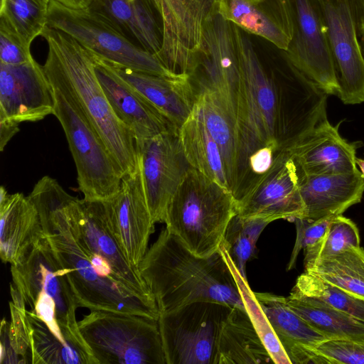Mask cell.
<instances>
[{"label": "cell", "mask_w": 364, "mask_h": 364, "mask_svg": "<svg viewBox=\"0 0 364 364\" xmlns=\"http://www.w3.org/2000/svg\"><path fill=\"white\" fill-rule=\"evenodd\" d=\"M291 364H316L315 347L328 340L286 304L285 297L255 292Z\"/></svg>", "instance_id": "obj_25"}, {"label": "cell", "mask_w": 364, "mask_h": 364, "mask_svg": "<svg viewBox=\"0 0 364 364\" xmlns=\"http://www.w3.org/2000/svg\"><path fill=\"white\" fill-rule=\"evenodd\" d=\"M70 230L77 242L105 258L120 282L147 304L158 307L153 293L139 268L127 259L112 233L105 200L73 196L66 208Z\"/></svg>", "instance_id": "obj_12"}, {"label": "cell", "mask_w": 364, "mask_h": 364, "mask_svg": "<svg viewBox=\"0 0 364 364\" xmlns=\"http://www.w3.org/2000/svg\"><path fill=\"white\" fill-rule=\"evenodd\" d=\"M19 124L11 119L4 117H0V150L4 149L12 139V137L18 132Z\"/></svg>", "instance_id": "obj_43"}, {"label": "cell", "mask_w": 364, "mask_h": 364, "mask_svg": "<svg viewBox=\"0 0 364 364\" xmlns=\"http://www.w3.org/2000/svg\"><path fill=\"white\" fill-rule=\"evenodd\" d=\"M356 163H357V166L360 168V171L362 173V175L364 178V159L357 158Z\"/></svg>", "instance_id": "obj_46"}, {"label": "cell", "mask_w": 364, "mask_h": 364, "mask_svg": "<svg viewBox=\"0 0 364 364\" xmlns=\"http://www.w3.org/2000/svg\"><path fill=\"white\" fill-rule=\"evenodd\" d=\"M54 111L53 87L34 58L21 65L0 63V117L18 124L34 122Z\"/></svg>", "instance_id": "obj_18"}, {"label": "cell", "mask_w": 364, "mask_h": 364, "mask_svg": "<svg viewBox=\"0 0 364 364\" xmlns=\"http://www.w3.org/2000/svg\"><path fill=\"white\" fill-rule=\"evenodd\" d=\"M139 269L160 314L201 301L245 309L221 251L208 257L196 255L166 229L146 251Z\"/></svg>", "instance_id": "obj_1"}, {"label": "cell", "mask_w": 364, "mask_h": 364, "mask_svg": "<svg viewBox=\"0 0 364 364\" xmlns=\"http://www.w3.org/2000/svg\"><path fill=\"white\" fill-rule=\"evenodd\" d=\"M198 72L201 73L200 86L212 90L237 122L240 69L234 25L215 9L204 25L195 73Z\"/></svg>", "instance_id": "obj_15"}, {"label": "cell", "mask_w": 364, "mask_h": 364, "mask_svg": "<svg viewBox=\"0 0 364 364\" xmlns=\"http://www.w3.org/2000/svg\"><path fill=\"white\" fill-rule=\"evenodd\" d=\"M137 161L136 170L122 177L116 195L105 202L112 233L127 259L139 268L155 223L147 204L138 156Z\"/></svg>", "instance_id": "obj_17"}, {"label": "cell", "mask_w": 364, "mask_h": 364, "mask_svg": "<svg viewBox=\"0 0 364 364\" xmlns=\"http://www.w3.org/2000/svg\"><path fill=\"white\" fill-rule=\"evenodd\" d=\"M108 63L124 80L151 102L178 131L190 116L197 97L189 75L182 74L176 77H163Z\"/></svg>", "instance_id": "obj_23"}, {"label": "cell", "mask_w": 364, "mask_h": 364, "mask_svg": "<svg viewBox=\"0 0 364 364\" xmlns=\"http://www.w3.org/2000/svg\"><path fill=\"white\" fill-rule=\"evenodd\" d=\"M359 230L350 219L336 215L331 222L318 259L337 255L350 247L360 246Z\"/></svg>", "instance_id": "obj_39"}, {"label": "cell", "mask_w": 364, "mask_h": 364, "mask_svg": "<svg viewBox=\"0 0 364 364\" xmlns=\"http://www.w3.org/2000/svg\"><path fill=\"white\" fill-rule=\"evenodd\" d=\"M231 308L201 301L160 314L166 364H215L219 334Z\"/></svg>", "instance_id": "obj_10"}, {"label": "cell", "mask_w": 364, "mask_h": 364, "mask_svg": "<svg viewBox=\"0 0 364 364\" xmlns=\"http://www.w3.org/2000/svg\"><path fill=\"white\" fill-rule=\"evenodd\" d=\"M291 291L320 299L364 322V301L351 296L308 272L304 271L299 276Z\"/></svg>", "instance_id": "obj_36"}, {"label": "cell", "mask_w": 364, "mask_h": 364, "mask_svg": "<svg viewBox=\"0 0 364 364\" xmlns=\"http://www.w3.org/2000/svg\"><path fill=\"white\" fill-rule=\"evenodd\" d=\"M359 33L360 41L364 52V14H360L359 17Z\"/></svg>", "instance_id": "obj_45"}, {"label": "cell", "mask_w": 364, "mask_h": 364, "mask_svg": "<svg viewBox=\"0 0 364 364\" xmlns=\"http://www.w3.org/2000/svg\"><path fill=\"white\" fill-rule=\"evenodd\" d=\"M299 173L325 175L350 173L358 168L357 145L339 134L338 126L325 119L285 147Z\"/></svg>", "instance_id": "obj_20"}, {"label": "cell", "mask_w": 364, "mask_h": 364, "mask_svg": "<svg viewBox=\"0 0 364 364\" xmlns=\"http://www.w3.org/2000/svg\"><path fill=\"white\" fill-rule=\"evenodd\" d=\"M274 363L246 309L232 307L219 334L215 364Z\"/></svg>", "instance_id": "obj_27"}, {"label": "cell", "mask_w": 364, "mask_h": 364, "mask_svg": "<svg viewBox=\"0 0 364 364\" xmlns=\"http://www.w3.org/2000/svg\"><path fill=\"white\" fill-rule=\"evenodd\" d=\"M298 174L304 205L303 218L318 220L342 215L362 199L364 178L358 169L335 174L307 175L299 171Z\"/></svg>", "instance_id": "obj_22"}, {"label": "cell", "mask_w": 364, "mask_h": 364, "mask_svg": "<svg viewBox=\"0 0 364 364\" xmlns=\"http://www.w3.org/2000/svg\"><path fill=\"white\" fill-rule=\"evenodd\" d=\"M92 53L101 87L117 117L132 132L136 144L166 132L178 131L151 102L124 80L107 61Z\"/></svg>", "instance_id": "obj_19"}, {"label": "cell", "mask_w": 364, "mask_h": 364, "mask_svg": "<svg viewBox=\"0 0 364 364\" xmlns=\"http://www.w3.org/2000/svg\"><path fill=\"white\" fill-rule=\"evenodd\" d=\"M287 305L328 339L364 341V322L326 302L291 291Z\"/></svg>", "instance_id": "obj_30"}, {"label": "cell", "mask_w": 364, "mask_h": 364, "mask_svg": "<svg viewBox=\"0 0 364 364\" xmlns=\"http://www.w3.org/2000/svg\"><path fill=\"white\" fill-rule=\"evenodd\" d=\"M50 0H1L0 26L13 33L26 46L48 26Z\"/></svg>", "instance_id": "obj_33"}, {"label": "cell", "mask_w": 364, "mask_h": 364, "mask_svg": "<svg viewBox=\"0 0 364 364\" xmlns=\"http://www.w3.org/2000/svg\"><path fill=\"white\" fill-rule=\"evenodd\" d=\"M78 328L97 364H166L157 320L91 311L78 321Z\"/></svg>", "instance_id": "obj_7"}, {"label": "cell", "mask_w": 364, "mask_h": 364, "mask_svg": "<svg viewBox=\"0 0 364 364\" xmlns=\"http://www.w3.org/2000/svg\"><path fill=\"white\" fill-rule=\"evenodd\" d=\"M294 32L284 52L289 68L303 75L328 95L338 85L318 0H290Z\"/></svg>", "instance_id": "obj_13"}, {"label": "cell", "mask_w": 364, "mask_h": 364, "mask_svg": "<svg viewBox=\"0 0 364 364\" xmlns=\"http://www.w3.org/2000/svg\"><path fill=\"white\" fill-rule=\"evenodd\" d=\"M46 235L37 208L23 193L9 194L0 188V255L2 261L16 264Z\"/></svg>", "instance_id": "obj_24"}, {"label": "cell", "mask_w": 364, "mask_h": 364, "mask_svg": "<svg viewBox=\"0 0 364 364\" xmlns=\"http://www.w3.org/2000/svg\"><path fill=\"white\" fill-rule=\"evenodd\" d=\"M194 108L223 157L230 191L237 197L239 189V140L237 126L226 108L210 89L200 86Z\"/></svg>", "instance_id": "obj_28"}, {"label": "cell", "mask_w": 364, "mask_h": 364, "mask_svg": "<svg viewBox=\"0 0 364 364\" xmlns=\"http://www.w3.org/2000/svg\"><path fill=\"white\" fill-rule=\"evenodd\" d=\"M71 198L66 193H52L41 201L38 211L43 232L79 307L138 314L158 321V307L147 304L92 265L87 251L70 230L66 208Z\"/></svg>", "instance_id": "obj_2"}, {"label": "cell", "mask_w": 364, "mask_h": 364, "mask_svg": "<svg viewBox=\"0 0 364 364\" xmlns=\"http://www.w3.org/2000/svg\"><path fill=\"white\" fill-rule=\"evenodd\" d=\"M334 217L328 216L318 220L307 218H295L294 220L296 237L290 259L287 266V271L295 267L299 253L302 249L304 252V269L318 259L329 225Z\"/></svg>", "instance_id": "obj_38"}, {"label": "cell", "mask_w": 364, "mask_h": 364, "mask_svg": "<svg viewBox=\"0 0 364 364\" xmlns=\"http://www.w3.org/2000/svg\"><path fill=\"white\" fill-rule=\"evenodd\" d=\"M217 0H178L191 26L201 41L205 21L213 11Z\"/></svg>", "instance_id": "obj_42"}, {"label": "cell", "mask_w": 364, "mask_h": 364, "mask_svg": "<svg viewBox=\"0 0 364 364\" xmlns=\"http://www.w3.org/2000/svg\"><path fill=\"white\" fill-rule=\"evenodd\" d=\"M237 215L270 223L304 218L297 167L285 148L278 151L271 167L246 188L237 200Z\"/></svg>", "instance_id": "obj_14"}, {"label": "cell", "mask_w": 364, "mask_h": 364, "mask_svg": "<svg viewBox=\"0 0 364 364\" xmlns=\"http://www.w3.org/2000/svg\"><path fill=\"white\" fill-rule=\"evenodd\" d=\"M87 7L107 19L138 46L155 55L159 52L161 28L151 0H93Z\"/></svg>", "instance_id": "obj_26"}, {"label": "cell", "mask_w": 364, "mask_h": 364, "mask_svg": "<svg viewBox=\"0 0 364 364\" xmlns=\"http://www.w3.org/2000/svg\"><path fill=\"white\" fill-rule=\"evenodd\" d=\"M245 1H250L251 3L258 4V3L264 1L265 0H245Z\"/></svg>", "instance_id": "obj_48"}, {"label": "cell", "mask_w": 364, "mask_h": 364, "mask_svg": "<svg viewBox=\"0 0 364 364\" xmlns=\"http://www.w3.org/2000/svg\"><path fill=\"white\" fill-rule=\"evenodd\" d=\"M304 271L364 301V249L360 246L318 259Z\"/></svg>", "instance_id": "obj_32"}, {"label": "cell", "mask_w": 364, "mask_h": 364, "mask_svg": "<svg viewBox=\"0 0 364 364\" xmlns=\"http://www.w3.org/2000/svg\"><path fill=\"white\" fill-rule=\"evenodd\" d=\"M43 66L53 89V114L64 130L75 161L79 190L87 200L112 199L123 177L119 165L55 61L47 55Z\"/></svg>", "instance_id": "obj_5"}, {"label": "cell", "mask_w": 364, "mask_h": 364, "mask_svg": "<svg viewBox=\"0 0 364 364\" xmlns=\"http://www.w3.org/2000/svg\"><path fill=\"white\" fill-rule=\"evenodd\" d=\"M48 27L61 31L105 61L151 75L176 77L154 53L127 38L111 22L89 7L72 8L50 0Z\"/></svg>", "instance_id": "obj_8"}, {"label": "cell", "mask_w": 364, "mask_h": 364, "mask_svg": "<svg viewBox=\"0 0 364 364\" xmlns=\"http://www.w3.org/2000/svg\"><path fill=\"white\" fill-rule=\"evenodd\" d=\"M338 85L346 105L364 102V52L360 33L358 0H318Z\"/></svg>", "instance_id": "obj_11"}, {"label": "cell", "mask_w": 364, "mask_h": 364, "mask_svg": "<svg viewBox=\"0 0 364 364\" xmlns=\"http://www.w3.org/2000/svg\"><path fill=\"white\" fill-rule=\"evenodd\" d=\"M186 158L191 166L230 191L220 149L193 109L178 129Z\"/></svg>", "instance_id": "obj_29"}, {"label": "cell", "mask_w": 364, "mask_h": 364, "mask_svg": "<svg viewBox=\"0 0 364 364\" xmlns=\"http://www.w3.org/2000/svg\"><path fill=\"white\" fill-rule=\"evenodd\" d=\"M269 223L263 218H245L237 214L227 228L223 245L245 279L246 264L253 257L257 241Z\"/></svg>", "instance_id": "obj_35"}, {"label": "cell", "mask_w": 364, "mask_h": 364, "mask_svg": "<svg viewBox=\"0 0 364 364\" xmlns=\"http://www.w3.org/2000/svg\"><path fill=\"white\" fill-rule=\"evenodd\" d=\"M360 9V14H364V0H358Z\"/></svg>", "instance_id": "obj_47"}, {"label": "cell", "mask_w": 364, "mask_h": 364, "mask_svg": "<svg viewBox=\"0 0 364 364\" xmlns=\"http://www.w3.org/2000/svg\"><path fill=\"white\" fill-rule=\"evenodd\" d=\"M33 57L31 47L16 36L0 26V63L6 65H21L31 60Z\"/></svg>", "instance_id": "obj_41"}, {"label": "cell", "mask_w": 364, "mask_h": 364, "mask_svg": "<svg viewBox=\"0 0 364 364\" xmlns=\"http://www.w3.org/2000/svg\"><path fill=\"white\" fill-rule=\"evenodd\" d=\"M11 272L14 289L31 311L35 306L55 307L58 322L66 340L90 350L76 319L79 307L63 267L45 236L15 264ZM91 351V350H90Z\"/></svg>", "instance_id": "obj_9"}, {"label": "cell", "mask_w": 364, "mask_h": 364, "mask_svg": "<svg viewBox=\"0 0 364 364\" xmlns=\"http://www.w3.org/2000/svg\"><path fill=\"white\" fill-rule=\"evenodd\" d=\"M11 322L1 323V360L4 363H31V346L26 320V308L9 303Z\"/></svg>", "instance_id": "obj_37"}, {"label": "cell", "mask_w": 364, "mask_h": 364, "mask_svg": "<svg viewBox=\"0 0 364 364\" xmlns=\"http://www.w3.org/2000/svg\"><path fill=\"white\" fill-rule=\"evenodd\" d=\"M234 33L240 69L239 198L250 182V158L264 149L279 151L286 132L277 85L265 72L250 40L235 25Z\"/></svg>", "instance_id": "obj_3"}, {"label": "cell", "mask_w": 364, "mask_h": 364, "mask_svg": "<svg viewBox=\"0 0 364 364\" xmlns=\"http://www.w3.org/2000/svg\"><path fill=\"white\" fill-rule=\"evenodd\" d=\"M237 214L232 193L191 167L170 201L164 223L191 252L208 257L220 250Z\"/></svg>", "instance_id": "obj_6"}, {"label": "cell", "mask_w": 364, "mask_h": 364, "mask_svg": "<svg viewBox=\"0 0 364 364\" xmlns=\"http://www.w3.org/2000/svg\"><path fill=\"white\" fill-rule=\"evenodd\" d=\"M316 364H364V341L328 339L314 348Z\"/></svg>", "instance_id": "obj_40"}, {"label": "cell", "mask_w": 364, "mask_h": 364, "mask_svg": "<svg viewBox=\"0 0 364 364\" xmlns=\"http://www.w3.org/2000/svg\"><path fill=\"white\" fill-rule=\"evenodd\" d=\"M215 11L242 31L259 36L286 51L294 32L290 0H217Z\"/></svg>", "instance_id": "obj_21"}, {"label": "cell", "mask_w": 364, "mask_h": 364, "mask_svg": "<svg viewBox=\"0 0 364 364\" xmlns=\"http://www.w3.org/2000/svg\"><path fill=\"white\" fill-rule=\"evenodd\" d=\"M220 250L224 256L237 284L245 309L264 346L270 354L274 363L291 364L275 334L269 321L257 301L255 292L252 291L245 279L237 270L228 252L223 245Z\"/></svg>", "instance_id": "obj_34"}, {"label": "cell", "mask_w": 364, "mask_h": 364, "mask_svg": "<svg viewBox=\"0 0 364 364\" xmlns=\"http://www.w3.org/2000/svg\"><path fill=\"white\" fill-rule=\"evenodd\" d=\"M144 191L154 223H164L170 201L191 168L178 131L136 144Z\"/></svg>", "instance_id": "obj_16"}, {"label": "cell", "mask_w": 364, "mask_h": 364, "mask_svg": "<svg viewBox=\"0 0 364 364\" xmlns=\"http://www.w3.org/2000/svg\"><path fill=\"white\" fill-rule=\"evenodd\" d=\"M58 2L72 8L80 9L90 6L93 0H56Z\"/></svg>", "instance_id": "obj_44"}, {"label": "cell", "mask_w": 364, "mask_h": 364, "mask_svg": "<svg viewBox=\"0 0 364 364\" xmlns=\"http://www.w3.org/2000/svg\"><path fill=\"white\" fill-rule=\"evenodd\" d=\"M41 36L48 54L59 67L80 106L123 176L137 167L136 141L129 129L115 114L97 79L92 53L75 39L58 29L46 27Z\"/></svg>", "instance_id": "obj_4"}, {"label": "cell", "mask_w": 364, "mask_h": 364, "mask_svg": "<svg viewBox=\"0 0 364 364\" xmlns=\"http://www.w3.org/2000/svg\"><path fill=\"white\" fill-rule=\"evenodd\" d=\"M33 364H97L92 352L57 336L47 324L26 309Z\"/></svg>", "instance_id": "obj_31"}]
</instances>
